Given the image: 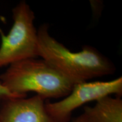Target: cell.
I'll return each instance as SVG.
<instances>
[{"label": "cell", "mask_w": 122, "mask_h": 122, "mask_svg": "<svg viewBox=\"0 0 122 122\" xmlns=\"http://www.w3.org/2000/svg\"><path fill=\"white\" fill-rule=\"evenodd\" d=\"M45 101L37 94L2 101L0 122H56L47 111Z\"/></svg>", "instance_id": "5b68a950"}, {"label": "cell", "mask_w": 122, "mask_h": 122, "mask_svg": "<svg viewBox=\"0 0 122 122\" xmlns=\"http://www.w3.org/2000/svg\"><path fill=\"white\" fill-rule=\"evenodd\" d=\"M24 97L12 93L6 88L5 87L0 81V100L4 101L11 98H24Z\"/></svg>", "instance_id": "52a82bcc"}, {"label": "cell", "mask_w": 122, "mask_h": 122, "mask_svg": "<svg viewBox=\"0 0 122 122\" xmlns=\"http://www.w3.org/2000/svg\"><path fill=\"white\" fill-rule=\"evenodd\" d=\"M116 94H122V77L109 81L81 82L76 84L70 94L56 102H46L49 114L56 122H70L73 111L85 103Z\"/></svg>", "instance_id": "277c9868"}, {"label": "cell", "mask_w": 122, "mask_h": 122, "mask_svg": "<svg viewBox=\"0 0 122 122\" xmlns=\"http://www.w3.org/2000/svg\"><path fill=\"white\" fill-rule=\"evenodd\" d=\"M14 23L8 34L0 30V68L24 59L38 57L37 30L33 13L25 1L20 2L13 10Z\"/></svg>", "instance_id": "3957f363"}, {"label": "cell", "mask_w": 122, "mask_h": 122, "mask_svg": "<svg viewBox=\"0 0 122 122\" xmlns=\"http://www.w3.org/2000/svg\"><path fill=\"white\" fill-rule=\"evenodd\" d=\"M71 122H86L85 118L83 114L80 115L79 117H76V118L74 119Z\"/></svg>", "instance_id": "ba28073f"}, {"label": "cell", "mask_w": 122, "mask_h": 122, "mask_svg": "<svg viewBox=\"0 0 122 122\" xmlns=\"http://www.w3.org/2000/svg\"><path fill=\"white\" fill-rule=\"evenodd\" d=\"M0 81L12 93L27 97L34 92L44 99L68 96L76 84L43 59L29 58L9 65L0 75Z\"/></svg>", "instance_id": "7a4b0ae2"}, {"label": "cell", "mask_w": 122, "mask_h": 122, "mask_svg": "<svg viewBox=\"0 0 122 122\" xmlns=\"http://www.w3.org/2000/svg\"><path fill=\"white\" fill-rule=\"evenodd\" d=\"M38 57L48 62L75 83L109 75L116 71L114 63L97 49L85 45L81 51L72 52L51 36L49 25L37 30Z\"/></svg>", "instance_id": "6da1fadb"}, {"label": "cell", "mask_w": 122, "mask_h": 122, "mask_svg": "<svg viewBox=\"0 0 122 122\" xmlns=\"http://www.w3.org/2000/svg\"><path fill=\"white\" fill-rule=\"evenodd\" d=\"M84 111L86 122H122V100L119 96L103 97L93 107H84Z\"/></svg>", "instance_id": "8992f818"}]
</instances>
